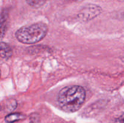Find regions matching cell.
<instances>
[{
	"instance_id": "obj_8",
	"label": "cell",
	"mask_w": 124,
	"mask_h": 123,
	"mask_svg": "<svg viewBox=\"0 0 124 123\" xmlns=\"http://www.w3.org/2000/svg\"><path fill=\"white\" fill-rule=\"evenodd\" d=\"M30 123H39V118L38 114L31 115Z\"/></svg>"
},
{
	"instance_id": "obj_2",
	"label": "cell",
	"mask_w": 124,
	"mask_h": 123,
	"mask_svg": "<svg viewBox=\"0 0 124 123\" xmlns=\"http://www.w3.org/2000/svg\"><path fill=\"white\" fill-rule=\"evenodd\" d=\"M48 32V27L44 23L38 22L25 25L15 33L18 41L25 44H32L43 39Z\"/></svg>"
},
{
	"instance_id": "obj_5",
	"label": "cell",
	"mask_w": 124,
	"mask_h": 123,
	"mask_svg": "<svg viewBox=\"0 0 124 123\" xmlns=\"http://www.w3.org/2000/svg\"><path fill=\"white\" fill-rule=\"evenodd\" d=\"M12 55V49L9 45L4 42H0V57L8 59Z\"/></svg>"
},
{
	"instance_id": "obj_6",
	"label": "cell",
	"mask_w": 124,
	"mask_h": 123,
	"mask_svg": "<svg viewBox=\"0 0 124 123\" xmlns=\"http://www.w3.org/2000/svg\"><path fill=\"white\" fill-rule=\"evenodd\" d=\"M25 118V116L23 113H13L8 115L5 118V121L8 123H13Z\"/></svg>"
},
{
	"instance_id": "obj_4",
	"label": "cell",
	"mask_w": 124,
	"mask_h": 123,
	"mask_svg": "<svg viewBox=\"0 0 124 123\" xmlns=\"http://www.w3.org/2000/svg\"><path fill=\"white\" fill-rule=\"evenodd\" d=\"M8 14L4 12L0 14V40L4 37L8 29Z\"/></svg>"
},
{
	"instance_id": "obj_9",
	"label": "cell",
	"mask_w": 124,
	"mask_h": 123,
	"mask_svg": "<svg viewBox=\"0 0 124 123\" xmlns=\"http://www.w3.org/2000/svg\"><path fill=\"white\" fill-rule=\"evenodd\" d=\"M75 1H76V2H80V1H82L83 0H74Z\"/></svg>"
},
{
	"instance_id": "obj_7",
	"label": "cell",
	"mask_w": 124,
	"mask_h": 123,
	"mask_svg": "<svg viewBox=\"0 0 124 123\" xmlns=\"http://www.w3.org/2000/svg\"><path fill=\"white\" fill-rule=\"evenodd\" d=\"M47 0H26V2L29 6L34 8H39L43 6Z\"/></svg>"
},
{
	"instance_id": "obj_1",
	"label": "cell",
	"mask_w": 124,
	"mask_h": 123,
	"mask_svg": "<svg viewBox=\"0 0 124 123\" xmlns=\"http://www.w3.org/2000/svg\"><path fill=\"white\" fill-rule=\"evenodd\" d=\"M84 89L80 86H69L60 90L58 95V103L61 108L67 112L78 110L85 100Z\"/></svg>"
},
{
	"instance_id": "obj_3",
	"label": "cell",
	"mask_w": 124,
	"mask_h": 123,
	"mask_svg": "<svg viewBox=\"0 0 124 123\" xmlns=\"http://www.w3.org/2000/svg\"><path fill=\"white\" fill-rule=\"evenodd\" d=\"M101 12V8L96 5H90L80 12L78 17L83 20H88L97 16Z\"/></svg>"
},
{
	"instance_id": "obj_10",
	"label": "cell",
	"mask_w": 124,
	"mask_h": 123,
	"mask_svg": "<svg viewBox=\"0 0 124 123\" xmlns=\"http://www.w3.org/2000/svg\"><path fill=\"white\" fill-rule=\"evenodd\" d=\"M0 77H1V70H0Z\"/></svg>"
}]
</instances>
